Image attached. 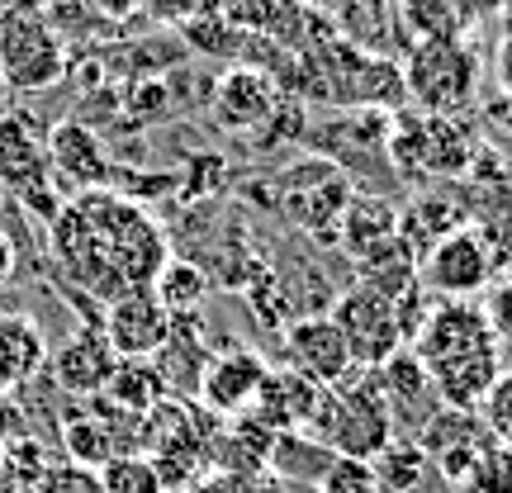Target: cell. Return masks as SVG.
Returning <instances> with one entry per match:
<instances>
[{
    "instance_id": "1",
    "label": "cell",
    "mask_w": 512,
    "mask_h": 493,
    "mask_svg": "<svg viewBox=\"0 0 512 493\" xmlns=\"http://www.w3.org/2000/svg\"><path fill=\"white\" fill-rule=\"evenodd\" d=\"M53 256L62 261V271L110 304L128 290H147L171 252L162 228L138 204L119 200L110 190H91L57 209Z\"/></svg>"
},
{
    "instance_id": "41",
    "label": "cell",
    "mask_w": 512,
    "mask_h": 493,
    "mask_svg": "<svg viewBox=\"0 0 512 493\" xmlns=\"http://www.w3.org/2000/svg\"><path fill=\"white\" fill-rule=\"evenodd\" d=\"M0 493H15V484H10V470H5V456H0Z\"/></svg>"
},
{
    "instance_id": "15",
    "label": "cell",
    "mask_w": 512,
    "mask_h": 493,
    "mask_svg": "<svg viewBox=\"0 0 512 493\" xmlns=\"http://www.w3.org/2000/svg\"><path fill=\"white\" fill-rule=\"evenodd\" d=\"M318 403H323V384H313L309 375H299V370H271L247 418H252L256 427L275 432V437L309 432L313 418H318Z\"/></svg>"
},
{
    "instance_id": "24",
    "label": "cell",
    "mask_w": 512,
    "mask_h": 493,
    "mask_svg": "<svg viewBox=\"0 0 512 493\" xmlns=\"http://www.w3.org/2000/svg\"><path fill=\"white\" fill-rule=\"evenodd\" d=\"M408 34L418 38H465V5L460 0H399Z\"/></svg>"
},
{
    "instance_id": "37",
    "label": "cell",
    "mask_w": 512,
    "mask_h": 493,
    "mask_svg": "<svg viewBox=\"0 0 512 493\" xmlns=\"http://www.w3.org/2000/svg\"><path fill=\"white\" fill-rule=\"evenodd\" d=\"M494 72H498V91H503V100H512V34H503V38H498Z\"/></svg>"
},
{
    "instance_id": "6",
    "label": "cell",
    "mask_w": 512,
    "mask_h": 493,
    "mask_svg": "<svg viewBox=\"0 0 512 493\" xmlns=\"http://www.w3.org/2000/svg\"><path fill=\"white\" fill-rule=\"evenodd\" d=\"M351 176L328 157H309V162H294L280 176V214L309 233V238H337V223L351 204Z\"/></svg>"
},
{
    "instance_id": "7",
    "label": "cell",
    "mask_w": 512,
    "mask_h": 493,
    "mask_svg": "<svg viewBox=\"0 0 512 493\" xmlns=\"http://www.w3.org/2000/svg\"><path fill=\"white\" fill-rule=\"evenodd\" d=\"M0 185L15 190L24 204H34L43 219L53 223L62 204L48 195L53 171H48V128L34 124L29 110L0 114Z\"/></svg>"
},
{
    "instance_id": "39",
    "label": "cell",
    "mask_w": 512,
    "mask_h": 493,
    "mask_svg": "<svg viewBox=\"0 0 512 493\" xmlns=\"http://www.w3.org/2000/svg\"><path fill=\"white\" fill-rule=\"evenodd\" d=\"M10 275H15V242L0 233V285H5Z\"/></svg>"
},
{
    "instance_id": "40",
    "label": "cell",
    "mask_w": 512,
    "mask_h": 493,
    "mask_svg": "<svg viewBox=\"0 0 512 493\" xmlns=\"http://www.w3.org/2000/svg\"><path fill=\"white\" fill-rule=\"evenodd\" d=\"M498 29L512 34V0H498Z\"/></svg>"
},
{
    "instance_id": "28",
    "label": "cell",
    "mask_w": 512,
    "mask_h": 493,
    "mask_svg": "<svg viewBox=\"0 0 512 493\" xmlns=\"http://www.w3.org/2000/svg\"><path fill=\"white\" fill-rule=\"evenodd\" d=\"M100 484L105 493H166L147 456H114L110 465H100Z\"/></svg>"
},
{
    "instance_id": "23",
    "label": "cell",
    "mask_w": 512,
    "mask_h": 493,
    "mask_svg": "<svg viewBox=\"0 0 512 493\" xmlns=\"http://www.w3.org/2000/svg\"><path fill=\"white\" fill-rule=\"evenodd\" d=\"M147 290H152V299L181 323V318H190V313L204 304L209 275H204V266L200 261H190V256H166V266L157 271V280H152Z\"/></svg>"
},
{
    "instance_id": "17",
    "label": "cell",
    "mask_w": 512,
    "mask_h": 493,
    "mask_svg": "<svg viewBox=\"0 0 512 493\" xmlns=\"http://www.w3.org/2000/svg\"><path fill=\"white\" fill-rule=\"evenodd\" d=\"M214 119L233 133H247V128H261L266 119H275V86L266 72H252V67H233L228 76H219L214 86Z\"/></svg>"
},
{
    "instance_id": "5",
    "label": "cell",
    "mask_w": 512,
    "mask_h": 493,
    "mask_svg": "<svg viewBox=\"0 0 512 493\" xmlns=\"http://www.w3.org/2000/svg\"><path fill=\"white\" fill-rule=\"evenodd\" d=\"M479 152V138L465 119L441 114H394L389 119V157L408 176H465Z\"/></svg>"
},
{
    "instance_id": "42",
    "label": "cell",
    "mask_w": 512,
    "mask_h": 493,
    "mask_svg": "<svg viewBox=\"0 0 512 493\" xmlns=\"http://www.w3.org/2000/svg\"><path fill=\"white\" fill-rule=\"evenodd\" d=\"M10 5H34V10H43L48 0H5V10H10Z\"/></svg>"
},
{
    "instance_id": "30",
    "label": "cell",
    "mask_w": 512,
    "mask_h": 493,
    "mask_svg": "<svg viewBox=\"0 0 512 493\" xmlns=\"http://www.w3.org/2000/svg\"><path fill=\"white\" fill-rule=\"evenodd\" d=\"M34 493H105V484H100V470H86V465H72V460H53V470L38 479Z\"/></svg>"
},
{
    "instance_id": "13",
    "label": "cell",
    "mask_w": 512,
    "mask_h": 493,
    "mask_svg": "<svg viewBox=\"0 0 512 493\" xmlns=\"http://www.w3.org/2000/svg\"><path fill=\"white\" fill-rule=\"evenodd\" d=\"M48 171L57 185H67L72 195H91L105 190L114 176L110 152L100 143V133L81 119H62L48 128Z\"/></svg>"
},
{
    "instance_id": "11",
    "label": "cell",
    "mask_w": 512,
    "mask_h": 493,
    "mask_svg": "<svg viewBox=\"0 0 512 493\" xmlns=\"http://www.w3.org/2000/svg\"><path fill=\"white\" fill-rule=\"evenodd\" d=\"M266 375H271V366L256 351L233 347V351H223V356H209L195 399H200V408L209 418H219V422L247 418L256 394H261V384H266Z\"/></svg>"
},
{
    "instance_id": "3",
    "label": "cell",
    "mask_w": 512,
    "mask_h": 493,
    "mask_svg": "<svg viewBox=\"0 0 512 493\" xmlns=\"http://www.w3.org/2000/svg\"><path fill=\"white\" fill-rule=\"evenodd\" d=\"M403 95L422 114L460 119L479 95V53L465 38H422L403 62Z\"/></svg>"
},
{
    "instance_id": "12",
    "label": "cell",
    "mask_w": 512,
    "mask_h": 493,
    "mask_svg": "<svg viewBox=\"0 0 512 493\" xmlns=\"http://www.w3.org/2000/svg\"><path fill=\"white\" fill-rule=\"evenodd\" d=\"M171 313L152 299V290H128L119 299L105 304V342L119 361H152L157 351L166 347V337H171Z\"/></svg>"
},
{
    "instance_id": "20",
    "label": "cell",
    "mask_w": 512,
    "mask_h": 493,
    "mask_svg": "<svg viewBox=\"0 0 512 493\" xmlns=\"http://www.w3.org/2000/svg\"><path fill=\"white\" fill-rule=\"evenodd\" d=\"M465 223H470L475 238L484 242V252H489V261H494V271L508 275L512 271V185L465 195Z\"/></svg>"
},
{
    "instance_id": "14",
    "label": "cell",
    "mask_w": 512,
    "mask_h": 493,
    "mask_svg": "<svg viewBox=\"0 0 512 493\" xmlns=\"http://www.w3.org/2000/svg\"><path fill=\"white\" fill-rule=\"evenodd\" d=\"M285 356H290V370L309 375L323 389H337L356 370L347 342H342V332H337V323H332L328 313L294 318L290 328H285Z\"/></svg>"
},
{
    "instance_id": "32",
    "label": "cell",
    "mask_w": 512,
    "mask_h": 493,
    "mask_svg": "<svg viewBox=\"0 0 512 493\" xmlns=\"http://www.w3.org/2000/svg\"><path fill=\"white\" fill-rule=\"evenodd\" d=\"M479 309L489 318V332H494V337H512V271L498 275L494 285L479 294Z\"/></svg>"
},
{
    "instance_id": "4",
    "label": "cell",
    "mask_w": 512,
    "mask_h": 493,
    "mask_svg": "<svg viewBox=\"0 0 512 493\" xmlns=\"http://www.w3.org/2000/svg\"><path fill=\"white\" fill-rule=\"evenodd\" d=\"M67 67H72L67 43L53 34L43 10H34V5L0 10V81H5V91L19 95L53 91L57 81L67 76Z\"/></svg>"
},
{
    "instance_id": "36",
    "label": "cell",
    "mask_w": 512,
    "mask_h": 493,
    "mask_svg": "<svg viewBox=\"0 0 512 493\" xmlns=\"http://www.w3.org/2000/svg\"><path fill=\"white\" fill-rule=\"evenodd\" d=\"M143 5L157 19H185V24H190L195 10H204V0H143Z\"/></svg>"
},
{
    "instance_id": "18",
    "label": "cell",
    "mask_w": 512,
    "mask_h": 493,
    "mask_svg": "<svg viewBox=\"0 0 512 493\" xmlns=\"http://www.w3.org/2000/svg\"><path fill=\"white\" fill-rule=\"evenodd\" d=\"M114 356L110 342H105V332L100 328H81L72 342H62V351L53 356V375H57V389H67L76 399H95L105 380H110L114 370Z\"/></svg>"
},
{
    "instance_id": "2",
    "label": "cell",
    "mask_w": 512,
    "mask_h": 493,
    "mask_svg": "<svg viewBox=\"0 0 512 493\" xmlns=\"http://www.w3.org/2000/svg\"><path fill=\"white\" fill-rule=\"evenodd\" d=\"M313 441H323L332 456L375 460L394 441V422L384 408L375 370H351L337 389H323L318 418H313Z\"/></svg>"
},
{
    "instance_id": "16",
    "label": "cell",
    "mask_w": 512,
    "mask_h": 493,
    "mask_svg": "<svg viewBox=\"0 0 512 493\" xmlns=\"http://www.w3.org/2000/svg\"><path fill=\"white\" fill-rule=\"evenodd\" d=\"M375 380H380L384 408H389V422H394V427H399V422H408V408H413V427H418V432L441 413L437 384H432L427 366L413 356V347L394 351V356L375 370Z\"/></svg>"
},
{
    "instance_id": "27",
    "label": "cell",
    "mask_w": 512,
    "mask_h": 493,
    "mask_svg": "<svg viewBox=\"0 0 512 493\" xmlns=\"http://www.w3.org/2000/svg\"><path fill=\"white\" fill-rule=\"evenodd\" d=\"M465 493H512V451L503 441H489L475 456L470 475L460 479Z\"/></svg>"
},
{
    "instance_id": "38",
    "label": "cell",
    "mask_w": 512,
    "mask_h": 493,
    "mask_svg": "<svg viewBox=\"0 0 512 493\" xmlns=\"http://www.w3.org/2000/svg\"><path fill=\"white\" fill-rule=\"evenodd\" d=\"M100 19H128L133 10H143V0H91Z\"/></svg>"
},
{
    "instance_id": "43",
    "label": "cell",
    "mask_w": 512,
    "mask_h": 493,
    "mask_svg": "<svg viewBox=\"0 0 512 493\" xmlns=\"http://www.w3.org/2000/svg\"><path fill=\"white\" fill-rule=\"evenodd\" d=\"M0 114H5V81H0Z\"/></svg>"
},
{
    "instance_id": "10",
    "label": "cell",
    "mask_w": 512,
    "mask_h": 493,
    "mask_svg": "<svg viewBox=\"0 0 512 493\" xmlns=\"http://www.w3.org/2000/svg\"><path fill=\"white\" fill-rule=\"evenodd\" d=\"M498 280L494 261L475 238V228L465 223L456 233H446L437 247H427L418 261V285L432 299H479Z\"/></svg>"
},
{
    "instance_id": "19",
    "label": "cell",
    "mask_w": 512,
    "mask_h": 493,
    "mask_svg": "<svg viewBox=\"0 0 512 493\" xmlns=\"http://www.w3.org/2000/svg\"><path fill=\"white\" fill-rule=\"evenodd\" d=\"M337 242H342V252L356 256V261L380 256L384 247L399 242V209L384 200V195H351L347 214L337 223Z\"/></svg>"
},
{
    "instance_id": "22",
    "label": "cell",
    "mask_w": 512,
    "mask_h": 493,
    "mask_svg": "<svg viewBox=\"0 0 512 493\" xmlns=\"http://www.w3.org/2000/svg\"><path fill=\"white\" fill-rule=\"evenodd\" d=\"M95 399L105 403V408H114V413H124V418L143 422L147 413L162 399H171V394H166V384L152 361H114L110 380H105V389H100Z\"/></svg>"
},
{
    "instance_id": "25",
    "label": "cell",
    "mask_w": 512,
    "mask_h": 493,
    "mask_svg": "<svg viewBox=\"0 0 512 493\" xmlns=\"http://www.w3.org/2000/svg\"><path fill=\"white\" fill-rule=\"evenodd\" d=\"M370 470H375V484H380V493L384 489L408 493V489H418V479L427 475V456H422L418 441H389L380 456L370 460Z\"/></svg>"
},
{
    "instance_id": "9",
    "label": "cell",
    "mask_w": 512,
    "mask_h": 493,
    "mask_svg": "<svg viewBox=\"0 0 512 493\" xmlns=\"http://www.w3.org/2000/svg\"><path fill=\"white\" fill-rule=\"evenodd\" d=\"M498 337L489 332V318L479 309V299H441L432 304L427 323L413 337V356H418L427 375L441 366H456V361H470L479 351H494Z\"/></svg>"
},
{
    "instance_id": "33",
    "label": "cell",
    "mask_w": 512,
    "mask_h": 493,
    "mask_svg": "<svg viewBox=\"0 0 512 493\" xmlns=\"http://www.w3.org/2000/svg\"><path fill=\"white\" fill-rule=\"evenodd\" d=\"M484 143L494 147L512 171V100H494V105L484 110Z\"/></svg>"
},
{
    "instance_id": "35",
    "label": "cell",
    "mask_w": 512,
    "mask_h": 493,
    "mask_svg": "<svg viewBox=\"0 0 512 493\" xmlns=\"http://www.w3.org/2000/svg\"><path fill=\"white\" fill-rule=\"evenodd\" d=\"M15 437H29V422H24L15 394H0V446H10Z\"/></svg>"
},
{
    "instance_id": "21",
    "label": "cell",
    "mask_w": 512,
    "mask_h": 493,
    "mask_svg": "<svg viewBox=\"0 0 512 493\" xmlns=\"http://www.w3.org/2000/svg\"><path fill=\"white\" fill-rule=\"evenodd\" d=\"M43 366H48V342H43L34 318L0 313V394H10L24 380H34Z\"/></svg>"
},
{
    "instance_id": "31",
    "label": "cell",
    "mask_w": 512,
    "mask_h": 493,
    "mask_svg": "<svg viewBox=\"0 0 512 493\" xmlns=\"http://www.w3.org/2000/svg\"><path fill=\"white\" fill-rule=\"evenodd\" d=\"M479 418H484V427L494 432V441H503L512 451V370L498 375V384L489 389V399L479 408Z\"/></svg>"
},
{
    "instance_id": "29",
    "label": "cell",
    "mask_w": 512,
    "mask_h": 493,
    "mask_svg": "<svg viewBox=\"0 0 512 493\" xmlns=\"http://www.w3.org/2000/svg\"><path fill=\"white\" fill-rule=\"evenodd\" d=\"M313 493H380L370 460H351V456H332V465L323 470V479L313 484Z\"/></svg>"
},
{
    "instance_id": "34",
    "label": "cell",
    "mask_w": 512,
    "mask_h": 493,
    "mask_svg": "<svg viewBox=\"0 0 512 493\" xmlns=\"http://www.w3.org/2000/svg\"><path fill=\"white\" fill-rule=\"evenodd\" d=\"M190 493H256L252 475H233V470H209Z\"/></svg>"
},
{
    "instance_id": "26",
    "label": "cell",
    "mask_w": 512,
    "mask_h": 493,
    "mask_svg": "<svg viewBox=\"0 0 512 493\" xmlns=\"http://www.w3.org/2000/svg\"><path fill=\"white\" fill-rule=\"evenodd\" d=\"M0 456H5V470H10L15 493H34L38 479L53 470V456H48V446L38 437H15L10 446H0Z\"/></svg>"
},
{
    "instance_id": "8",
    "label": "cell",
    "mask_w": 512,
    "mask_h": 493,
    "mask_svg": "<svg viewBox=\"0 0 512 493\" xmlns=\"http://www.w3.org/2000/svg\"><path fill=\"white\" fill-rule=\"evenodd\" d=\"M332 323L342 332L356 370H380L394 351H403V332H399L394 304H389L384 294H375L370 285H361V280L332 299Z\"/></svg>"
}]
</instances>
